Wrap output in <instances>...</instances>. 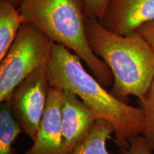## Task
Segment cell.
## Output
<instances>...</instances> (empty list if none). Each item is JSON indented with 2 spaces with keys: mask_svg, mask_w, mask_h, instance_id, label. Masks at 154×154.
<instances>
[{
  "mask_svg": "<svg viewBox=\"0 0 154 154\" xmlns=\"http://www.w3.org/2000/svg\"><path fill=\"white\" fill-rule=\"evenodd\" d=\"M51 86L74 94L94 113L114 128V142L121 149H126L129 140L142 134L143 113L117 99L105 89L96 78L86 72L81 59L61 44L53 43L47 63Z\"/></svg>",
  "mask_w": 154,
  "mask_h": 154,
  "instance_id": "6da1fadb",
  "label": "cell"
},
{
  "mask_svg": "<svg viewBox=\"0 0 154 154\" xmlns=\"http://www.w3.org/2000/svg\"><path fill=\"white\" fill-rule=\"evenodd\" d=\"M86 31L92 51L112 72L111 94L123 101L130 96L141 99L154 81V53L149 44L136 33H113L95 18H86Z\"/></svg>",
  "mask_w": 154,
  "mask_h": 154,
  "instance_id": "7a4b0ae2",
  "label": "cell"
},
{
  "mask_svg": "<svg viewBox=\"0 0 154 154\" xmlns=\"http://www.w3.org/2000/svg\"><path fill=\"white\" fill-rule=\"evenodd\" d=\"M18 9L24 23L34 24L54 43L72 51L103 86L113 84L110 69L88 44L83 0H22Z\"/></svg>",
  "mask_w": 154,
  "mask_h": 154,
  "instance_id": "3957f363",
  "label": "cell"
},
{
  "mask_svg": "<svg viewBox=\"0 0 154 154\" xmlns=\"http://www.w3.org/2000/svg\"><path fill=\"white\" fill-rule=\"evenodd\" d=\"M54 42L34 24L24 23L0 63V102L34 71L45 66Z\"/></svg>",
  "mask_w": 154,
  "mask_h": 154,
  "instance_id": "277c9868",
  "label": "cell"
},
{
  "mask_svg": "<svg viewBox=\"0 0 154 154\" xmlns=\"http://www.w3.org/2000/svg\"><path fill=\"white\" fill-rule=\"evenodd\" d=\"M50 88L45 65L22 81L7 101L15 120L32 141L35 139L45 111Z\"/></svg>",
  "mask_w": 154,
  "mask_h": 154,
  "instance_id": "5b68a950",
  "label": "cell"
},
{
  "mask_svg": "<svg viewBox=\"0 0 154 154\" xmlns=\"http://www.w3.org/2000/svg\"><path fill=\"white\" fill-rule=\"evenodd\" d=\"M62 101V90L51 86L38 133L24 154H66L61 126Z\"/></svg>",
  "mask_w": 154,
  "mask_h": 154,
  "instance_id": "8992f818",
  "label": "cell"
},
{
  "mask_svg": "<svg viewBox=\"0 0 154 154\" xmlns=\"http://www.w3.org/2000/svg\"><path fill=\"white\" fill-rule=\"evenodd\" d=\"M153 20L154 0H110L100 22L113 33L127 36Z\"/></svg>",
  "mask_w": 154,
  "mask_h": 154,
  "instance_id": "52a82bcc",
  "label": "cell"
},
{
  "mask_svg": "<svg viewBox=\"0 0 154 154\" xmlns=\"http://www.w3.org/2000/svg\"><path fill=\"white\" fill-rule=\"evenodd\" d=\"M98 118L74 94L63 91L61 126L64 149L69 154L88 137Z\"/></svg>",
  "mask_w": 154,
  "mask_h": 154,
  "instance_id": "ba28073f",
  "label": "cell"
},
{
  "mask_svg": "<svg viewBox=\"0 0 154 154\" xmlns=\"http://www.w3.org/2000/svg\"><path fill=\"white\" fill-rule=\"evenodd\" d=\"M24 23L18 7L8 1L0 0V61L8 51Z\"/></svg>",
  "mask_w": 154,
  "mask_h": 154,
  "instance_id": "9c48e42d",
  "label": "cell"
},
{
  "mask_svg": "<svg viewBox=\"0 0 154 154\" xmlns=\"http://www.w3.org/2000/svg\"><path fill=\"white\" fill-rule=\"evenodd\" d=\"M114 132L110 122L98 119L88 137L69 154H110L108 152L106 142Z\"/></svg>",
  "mask_w": 154,
  "mask_h": 154,
  "instance_id": "30bf717a",
  "label": "cell"
},
{
  "mask_svg": "<svg viewBox=\"0 0 154 154\" xmlns=\"http://www.w3.org/2000/svg\"><path fill=\"white\" fill-rule=\"evenodd\" d=\"M20 126L13 116L7 101L0 107V154H14L12 145L21 133Z\"/></svg>",
  "mask_w": 154,
  "mask_h": 154,
  "instance_id": "8fae6325",
  "label": "cell"
},
{
  "mask_svg": "<svg viewBox=\"0 0 154 154\" xmlns=\"http://www.w3.org/2000/svg\"><path fill=\"white\" fill-rule=\"evenodd\" d=\"M143 113V128L141 136L154 153V81L149 91L138 99Z\"/></svg>",
  "mask_w": 154,
  "mask_h": 154,
  "instance_id": "7c38bea8",
  "label": "cell"
},
{
  "mask_svg": "<svg viewBox=\"0 0 154 154\" xmlns=\"http://www.w3.org/2000/svg\"><path fill=\"white\" fill-rule=\"evenodd\" d=\"M86 17L101 22L110 0H83Z\"/></svg>",
  "mask_w": 154,
  "mask_h": 154,
  "instance_id": "4fadbf2b",
  "label": "cell"
},
{
  "mask_svg": "<svg viewBox=\"0 0 154 154\" xmlns=\"http://www.w3.org/2000/svg\"><path fill=\"white\" fill-rule=\"evenodd\" d=\"M119 154H154L141 135L135 136L129 140L126 149H121Z\"/></svg>",
  "mask_w": 154,
  "mask_h": 154,
  "instance_id": "5bb4252c",
  "label": "cell"
},
{
  "mask_svg": "<svg viewBox=\"0 0 154 154\" xmlns=\"http://www.w3.org/2000/svg\"><path fill=\"white\" fill-rule=\"evenodd\" d=\"M134 33L141 36L149 44L154 53V20L141 25Z\"/></svg>",
  "mask_w": 154,
  "mask_h": 154,
  "instance_id": "9a60e30c",
  "label": "cell"
},
{
  "mask_svg": "<svg viewBox=\"0 0 154 154\" xmlns=\"http://www.w3.org/2000/svg\"><path fill=\"white\" fill-rule=\"evenodd\" d=\"M5 1H8L9 2L12 3L13 5H14L16 7H18L19 4H20L21 2H22V0H5Z\"/></svg>",
  "mask_w": 154,
  "mask_h": 154,
  "instance_id": "2e32d148",
  "label": "cell"
}]
</instances>
